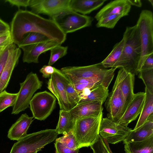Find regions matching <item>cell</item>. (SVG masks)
<instances>
[{
    "label": "cell",
    "instance_id": "1",
    "mask_svg": "<svg viewBox=\"0 0 153 153\" xmlns=\"http://www.w3.org/2000/svg\"><path fill=\"white\" fill-rule=\"evenodd\" d=\"M10 32L13 43L18 45L25 35L31 32L42 34L61 45L66 39V34L52 19L27 10H19L16 12L11 22Z\"/></svg>",
    "mask_w": 153,
    "mask_h": 153
},
{
    "label": "cell",
    "instance_id": "2",
    "mask_svg": "<svg viewBox=\"0 0 153 153\" xmlns=\"http://www.w3.org/2000/svg\"><path fill=\"white\" fill-rule=\"evenodd\" d=\"M123 37L125 44L116 68H122L127 72L138 75L137 70L141 56V46L137 25L126 27Z\"/></svg>",
    "mask_w": 153,
    "mask_h": 153
},
{
    "label": "cell",
    "instance_id": "3",
    "mask_svg": "<svg viewBox=\"0 0 153 153\" xmlns=\"http://www.w3.org/2000/svg\"><path fill=\"white\" fill-rule=\"evenodd\" d=\"M116 68L108 69L101 62L82 66H67L62 68L61 71L65 74L71 83L86 78H97L100 79L107 88L114 77Z\"/></svg>",
    "mask_w": 153,
    "mask_h": 153
},
{
    "label": "cell",
    "instance_id": "4",
    "mask_svg": "<svg viewBox=\"0 0 153 153\" xmlns=\"http://www.w3.org/2000/svg\"><path fill=\"white\" fill-rule=\"evenodd\" d=\"M102 112L99 115L84 117L76 119L73 132L76 140L78 148L91 146L99 135Z\"/></svg>",
    "mask_w": 153,
    "mask_h": 153
},
{
    "label": "cell",
    "instance_id": "5",
    "mask_svg": "<svg viewBox=\"0 0 153 153\" xmlns=\"http://www.w3.org/2000/svg\"><path fill=\"white\" fill-rule=\"evenodd\" d=\"M55 129H46L27 134L15 143L10 153H36L56 139Z\"/></svg>",
    "mask_w": 153,
    "mask_h": 153
},
{
    "label": "cell",
    "instance_id": "6",
    "mask_svg": "<svg viewBox=\"0 0 153 153\" xmlns=\"http://www.w3.org/2000/svg\"><path fill=\"white\" fill-rule=\"evenodd\" d=\"M136 25L139 31L141 46L140 59L137 67L138 74L147 57L153 53V14L147 10H142Z\"/></svg>",
    "mask_w": 153,
    "mask_h": 153
},
{
    "label": "cell",
    "instance_id": "7",
    "mask_svg": "<svg viewBox=\"0 0 153 153\" xmlns=\"http://www.w3.org/2000/svg\"><path fill=\"white\" fill-rule=\"evenodd\" d=\"M126 72L122 68L118 71L112 91L105 101L107 117L115 123L121 118L125 111V102L120 85Z\"/></svg>",
    "mask_w": 153,
    "mask_h": 153
},
{
    "label": "cell",
    "instance_id": "8",
    "mask_svg": "<svg viewBox=\"0 0 153 153\" xmlns=\"http://www.w3.org/2000/svg\"><path fill=\"white\" fill-rule=\"evenodd\" d=\"M42 84V81L39 79L36 73L33 72L29 73L25 81L20 83V89L17 93L11 114H18L28 108L33 95L41 88Z\"/></svg>",
    "mask_w": 153,
    "mask_h": 153
},
{
    "label": "cell",
    "instance_id": "9",
    "mask_svg": "<svg viewBox=\"0 0 153 153\" xmlns=\"http://www.w3.org/2000/svg\"><path fill=\"white\" fill-rule=\"evenodd\" d=\"M52 19L66 34L91 26L94 20L92 17L81 14L70 9L56 15Z\"/></svg>",
    "mask_w": 153,
    "mask_h": 153
},
{
    "label": "cell",
    "instance_id": "10",
    "mask_svg": "<svg viewBox=\"0 0 153 153\" xmlns=\"http://www.w3.org/2000/svg\"><path fill=\"white\" fill-rule=\"evenodd\" d=\"M56 100L52 94L46 91L35 94L29 104L33 117L40 121L45 120L55 108Z\"/></svg>",
    "mask_w": 153,
    "mask_h": 153
},
{
    "label": "cell",
    "instance_id": "11",
    "mask_svg": "<svg viewBox=\"0 0 153 153\" xmlns=\"http://www.w3.org/2000/svg\"><path fill=\"white\" fill-rule=\"evenodd\" d=\"M70 82L65 74L56 68L47 83L48 89L57 100L60 109L66 111L73 108L68 102L65 90L66 85Z\"/></svg>",
    "mask_w": 153,
    "mask_h": 153
},
{
    "label": "cell",
    "instance_id": "12",
    "mask_svg": "<svg viewBox=\"0 0 153 153\" xmlns=\"http://www.w3.org/2000/svg\"><path fill=\"white\" fill-rule=\"evenodd\" d=\"M132 129L118 124L108 117L102 118L99 130V134L108 143L115 144L125 140Z\"/></svg>",
    "mask_w": 153,
    "mask_h": 153
},
{
    "label": "cell",
    "instance_id": "13",
    "mask_svg": "<svg viewBox=\"0 0 153 153\" xmlns=\"http://www.w3.org/2000/svg\"><path fill=\"white\" fill-rule=\"evenodd\" d=\"M70 0H30L31 11L39 15L43 14L52 18L59 13L70 9Z\"/></svg>",
    "mask_w": 153,
    "mask_h": 153
},
{
    "label": "cell",
    "instance_id": "14",
    "mask_svg": "<svg viewBox=\"0 0 153 153\" xmlns=\"http://www.w3.org/2000/svg\"><path fill=\"white\" fill-rule=\"evenodd\" d=\"M145 97V92L134 94L133 100L128 105L123 115L116 123L127 127L129 123L136 120L141 113Z\"/></svg>",
    "mask_w": 153,
    "mask_h": 153
},
{
    "label": "cell",
    "instance_id": "15",
    "mask_svg": "<svg viewBox=\"0 0 153 153\" xmlns=\"http://www.w3.org/2000/svg\"><path fill=\"white\" fill-rule=\"evenodd\" d=\"M60 44L51 40L37 44L25 46L21 48L23 51L22 61L28 63H38V58L42 53L51 50Z\"/></svg>",
    "mask_w": 153,
    "mask_h": 153
},
{
    "label": "cell",
    "instance_id": "16",
    "mask_svg": "<svg viewBox=\"0 0 153 153\" xmlns=\"http://www.w3.org/2000/svg\"><path fill=\"white\" fill-rule=\"evenodd\" d=\"M21 53L20 48H17L15 44L13 43L11 45L8 58L0 78V93L7 87Z\"/></svg>",
    "mask_w": 153,
    "mask_h": 153
},
{
    "label": "cell",
    "instance_id": "17",
    "mask_svg": "<svg viewBox=\"0 0 153 153\" xmlns=\"http://www.w3.org/2000/svg\"><path fill=\"white\" fill-rule=\"evenodd\" d=\"M103 103L101 101L80 103L72 108L69 111L76 119L84 117L97 115L103 111L102 105Z\"/></svg>",
    "mask_w": 153,
    "mask_h": 153
},
{
    "label": "cell",
    "instance_id": "18",
    "mask_svg": "<svg viewBox=\"0 0 153 153\" xmlns=\"http://www.w3.org/2000/svg\"><path fill=\"white\" fill-rule=\"evenodd\" d=\"M131 5L128 0L111 1L102 8L95 15V19L98 21L107 16L122 13H129Z\"/></svg>",
    "mask_w": 153,
    "mask_h": 153
},
{
    "label": "cell",
    "instance_id": "19",
    "mask_svg": "<svg viewBox=\"0 0 153 153\" xmlns=\"http://www.w3.org/2000/svg\"><path fill=\"white\" fill-rule=\"evenodd\" d=\"M33 118L29 117L26 113L22 114L9 129L8 137L10 140L18 141L26 135Z\"/></svg>",
    "mask_w": 153,
    "mask_h": 153
},
{
    "label": "cell",
    "instance_id": "20",
    "mask_svg": "<svg viewBox=\"0 0 153 153\" xmlns=\"http://www.w3.org/2000/svg\"><path fill=\"white\" fill-rule=\"evenodd\" d=\"M153 136V118L149 119L135 129L131 130L123 143L143 140Z\"/></svg>",
    "mask_w": 153,
    "mask_h": 153
},
{
    "label": "cell",
    "instance_id": "21",
    "mask_svg": "<svg viewBox=\"0 0 153 153\" xmlns=\"http://www.w3.org/2000/svg\"><path fill=\"white\" fill-rule=\"evenodd\" d=\"M107 0H70V8L82 15L91 13L101 7Z\"/></svg>",
    "mask_w": 153,
    "mask_h": 153
},
{
    "label": "cell",
    "instance_id": "22",
    "mask_svg": "<svg viewBox=\"0 0 153 153\" xmlns=\"http://www.w3.org/2000/svg\"><path fill=\"white\" fill-rule=\"evenodd\" d=\"M108 94V88L100 84L92 88L85 90L80 93V100L78 103L96 101H101L104 102Z\"/></svg>",
    "mask_w": 153,
    "mask_h": 153
},
{
    "label": "cell",
    "instance_id": "23",
    "mask_svg": "<svg viewBox=\"0 0 153 153\" xmlns=\"http://www.w3.org/2000/svg\"><path fill=\"white\" fill-rule=\"evenodd\" d=\"M76 119L70 112L60 109L59 118L55 129L59 134H65L73 132Z\"/></svg>",
    "mask_w": 153,
    "mask_h": 153
},
{
    "label": "cell",
    "instance_id": "24",
    "mask_svg": "<svg viewBox=\"0 0 153 153\" xmlns=\"http://www.w3.org/2000/svg\"><path fill=\"white\" fill-rule=\"evenodd\" d=\"M123 143L126 153H153V136L142 141Z\"/></svg>",
    "mask_w": 153,
    "mask_h": 153
},
{
    "label": "cell",
    "instance_id": "25",
    "mask_svg": "<svg viewBox=\"0 0 153 153\" xmlns=\"http://www.w3.org/2000/svg\"><path fill=\"white\" fill-rule=\"evenodd\" d=\"M134 74L127 72L120 83V88L125 102V110L133 100L134 94Z\"/></svg>",
    "mask_w": 153,
    "mask_h": 153
},
{
    "label": "cell",
    "instance_id": "26",
    "mask_svg": "<svg viewBox=\"0 0 153 153\" xmlns=\"http://www.w3.org/2000/svg\"><path fill=\"white\" fill-rule=\"evenodd\" d=\"M145 97L143 107L134 129L143 125L150 117H153V94L145 88Z\"/></svg>",
    "mask_w": 153,
    "mask_h": 153
},
{
    "label": "cell",
    "instance_id": "27",
    "mask_svg": "<svg viewBox=\"0 0 153 153\" xmlns=\"http://www.w3.org/2000/svg\"><path fill=\"white\" fill-rule=\"evenodd\" d=\"M125 42V38L123 37L122 40L114 45L111 53L101 62L104 67L106 68H116L122 53Z\"/></svg>",
    "mask_w": 153,
    "mask_h": 153
},
{
    "label": "cell",
    "instance_id": "28",
    "mask_svg": "<svg viewBox=\"0 0 153 153\" xmlns=\"http://www.w3.org/2000/svg\"><path fill=\"white\" fill-rule=\"evenodd\" d=\"M128 15V13L124 12L107 16L98 20L96 26L97 27L113 29L121 18Z\"/></svg>",
    "mask_w": 153,
    "mask_h": 153
},
{
    "label": "cell",
    "instance_id": "29",
    "mask_svg": "<svg viewBox=\"0 0 153 153\" xmlns=\"http://www.w3.org/2000/svg\"><path fill=\"white\" fill-rule=\"evenodd\" d=\"M49 39L41 33L36 32L29 33L26 36H25L18 46L20 48L25 46L45 42Z\"/></svg>",
    "mask_w": 153,
    "mask_h": 153
},
{
    "label": "cell",
    "instance_id": "30",
    "mask_svg": "<svg viewBox=\"0 0 153 153\" xmlns=\"http://www.w3.org/2000/svg\"><path fill=\"white\" fill-rule=\"evenodd\" d=\"M17 93H10L5 90L0 93V112L7 108L13 106L16 102Z\"/></svg>",
    "mask_w": 153,
    "mask_h": 153
},
{
    "label": "cell",
    "instance_id": "31",
    "mask_svg": "<svg viewBox=\"0 0 153 153\" xmlns=\"http://www.w3.org/2000/svg\"><path fill=\"white\" fill-rule=\"evenodd\" d=\"M138 74V77L143 81L145 88L153 94V68L141 70Z\"/></svg>",
    "mask_w": 153,
    "mask_h": 153
},
{
    "label": "cell",
    "instance_id": "32",
    "mask_svg": "<svg viewBox=\"0 0 153 153\" xmlns=\"http://www.w3.org/2000/svg\"><path fill=\"white\" fill-rule=\"evenodd\" d=\"M59 45L50 50V56L48 63V65H51L59 59L66 55L68 46H63Z\"/></svg>",
    "mask_w": 153,
    "mask_h": 153
},
{
    "label": "cell",
    "instance_id": "33",
    "mask_svg": "<svg viewBox=\"0 0 153 153\" xmlns=\"http://www.w3.org/2000/svg\"><path fill=\"white\" fill-rule=\"evenodd\" d=\"M66 147L73 150L79 149L75 135L73 132H70L64 134L61 137L56 139Z\"/></svg>",
    "mask_w": 153,
    "mask_h": 153
},
{
    "label": "cell",
    "instance_id": "34",
    "mask_svg": "<svg viewBox=\"0 0 153 153\" xmlns=\"http://www.w3.org/2000/svg\"><path fill=\"white\" fill-rule=\"evenodd\" d=\"M65 90L68 102L73 107L79 102L80 100L79 94L75 90L70 82L66 85Z\"/></svg>",
    "mask_w": 153,
    "mask_h": 153
},
{
    "label": "cell",
    "instance_id": "35",
    "mask_svg": "<svg viewBox=\"0 0 153 153\" xmlns=\"http://www.w3.org/2000/svg\"><path fill=\"white\" fill-rule=\"evenodd\" d=\"M90 147L93 153H110L103 138L100 134L97 141Z\"/></svg>",
    "mask_w": 153,
    "mask_h": 153
},
{
    "label": "cell",
    "instance_id": "36",
    "mask_svg": "<svg viewBox=\"0 0 153 153\" xmlns=\"http://www.w3.org/2000/svg\"><path fill=\"white\" fill-rule=\"evenodd\" d=\"M12 44L5 47L0 52V78L8 58L9 51Z\"/></svg>",
    "mask_w": 153,
    "mask_h": 153
},
{
    "label": "cell",
    "instance_id": "37",
    "mask_svg": "<svg viewBox=\"0 0 153 153\" xmlns=\"http://www.w3.org/2000/svg\"><path fill=\"white\" fill-rule=\"evenodd\" d=\"M56 153H78L79 149L73 150L63 145L61 142L56 140L54 143Z\"/></svg>",
    "mask_w": 153,
    "mask_h": 153
},
{
    "label": "cell",
    "instance_id": "38",
    "mask_svg": "<svg viewBox=\"0 0 153 153\" xmlns=\"http://www.w3.org/2000/svg\"><path fill=\"white\" fill-rule=\"evenodd\" d=\"M13 43L10 31L0 35V48L4 47Z\"/></svg>",
    "mask_w": 153,
    "mask_h": 153
},
{
    "label": "cell",
    "instance_id": "39",
    "mask_svg": "<svg viewBox=\"0 0 153 153\" xmlns=\"http://www.w3.org/2000/svg\"><path fill=\"white\" fill-rule=\"evenodd\" d=\"M100 84H102L100 83H92L72 85L75 90L80 94L85 89L92 88L95 86Z\"/></svg>",
    "mask_w": 153,
    "mask_h": 153
},
{
    "label": "cell",
    "instance_id": "40",
    "mask_svg": "<svg viewBox=\"0 0 153 153\" xmlns=\"http://www.w3.org/2000/svg\"><path fill=\"white\" fill-rule=\"evenodd\" d=\"M56 68L50 65H44L40 70L39 72L42 74L45 78H50L51 75L54 72Z\"/></svg>",
    "mask_w": 153,
    "mask_h": 153
},
{
    "label": "cell",
    "instance_id": "41",
    "mask_svg": "<svg viewBox=\"0 0 153 153\" xmlns=\"http://www.w3.org/2000/svg\"><path fill=\"white\" fill-rule=\"evenodd\" d=\"M30 0H6L12 6H15L19 8L21 7H26L29 6Z\"/></svg>",
    "mask_w": 153,
    "mask_h": 153
},
{
    "label": "cell",
    "instance_id": "42",
    "mask_svg": "<svg viewBox=\"0 0 153 153\" xmlns=\"http://www.w3.org/2000/svg\"><path fill=\"white\" fill-rule=\"evenodd\" d=\"M151 68H153V53L150 54L146 59L140 71Z\"/></svg>",
    "mask_w": 153,
    "mask_h": 153
},
{
    "label": "cell",
    "instance_id": "43",
    "mask_svg": "<svg viewBox=\"0 0 153 153\" xmlns=\"http://www.w3.org/2000/svg\"><path fill=\"white\" fill-rule=\"evenodd\" d=\"M10 31L9 25L0 19V35Z\"/></svg>",
    "mask_w": 153,
    "mask_h": 153
},
{
    "label": "cell",
    "instance_id": "44",
    "mask_svg": "<svg viewBox=\"0 0 153 153\" xmlns=\"http://www.w3.org/2000/svg\"><path fill=\"white\" fill-rule=\"evenodd\" d=\"M128 0L131 5H134L139 7H141L142 6V3L140 0Z\"/></svg>",
    "mask_w": 153,
    "mask_h": 153
},
{
    "label": "cell",
    "instance_id": "45",
    "mask_svg": "<svg viewBox=\"0 0 153 153\" xmlns=\"http://www.w3.org/2000/svg\"><path fill=\"white\" fill-rule=\"evenodd\" d=\"M148 1L151 3L152 6H153V1L152 0H148Z\"/></svg>",
    "mask_w": 153,
    "mask_h": 153
},
{
    "label": "cell",
    "instance_id": "46",
    "mask_svg": "<svg viewBox=\"0 0 153 153\" xmlns=\"http://www.w3.org/2000/svg\"><path fill=\"white\" fill-rule=\"evenodd\" d=\"M0 48V52L3 50V49L5 47Z\"/></svg>",
    "mask_w": 153,
    "mask_h": 153
},
{
    "label": "cell",
    "instance_id": "47",
    "mask_svg": "<svg viewBox=\"0 0 153 153\" xmlns=\"http://www.w3.org/2000/svg\"></svg>",
    "mask_w": 153,
    "mask_h": 153
}]
</instances>
